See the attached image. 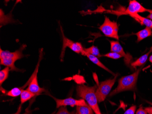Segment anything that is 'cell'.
<instances>
[{
  "label": "cell",
  "mask_w": 152,
  "mask_h": 114,
  "mask_svg": "<svg viewBox=\"0 0 152 114\" xmlns=\"http://www.w3.org/2000/svg\"><path fill=\"white\" fill-rule=\"evenodd\" d=\"M98 86H88L84 84L79 85L77 86V95L87 101L95 114H102L98 104V99L96 96V90Z\"/></svg>",
  "instance_id": "obj_1"
},
{
  "label": "cell",
  "mask_w": 152,
  "mask_h": 114,
  "mask_svg": "<svg viewBox=\"0 0 152 114\" xmlns=\"http://www.w3.org/2000/svg\"><path fill=\"white\" fill-rule=\"evenodd\" d=\"M26 47V45H22L19 49L14 52L7 50H3L0 49V63L1 65L8 67L11 71H20L15 66V63L18 60H20L25 56L23 51Z\"/></svg>",
  "instance_id": "obj_2"
},
{
  "label": "cell",
  "mask_w": 152,
  "mask_h": 114,
  "mask_svg": "<svg viewBox=\"0 0 152 114\" xmlns=\"http://www.w3.org/2000/svg\"><path fill=\"white\" fill-rule=\"evenodd\" d=\"M142 68V66L134 73L120 78L118 80V85L115 90L110 93L109 96H113L119 93L125 91L134 90L136 86L137 79Z\"/></svg>",
  "instance_id": "obj_3"
},
{
  "label": "cell",
  "mask_w": 152,
  "mask_h": 114,
  "mask_svg": "<svg viewBox=\"0 0 152 114\" xmlns=\"http://www.w3.org/2000/svg\"><path fill=\"white\" fill-rule=\"evenodd\" d=\"M118 75V74H116L113 79L103 81L100 85H98L95 92L98 103L103 101L109 95Z\"/></svg>",
  "instance_id": "obj_4"
},
{
  "label": "cell",
  "mask_w": 152,
  "mask_h": 114,
  "mask_svg": "<svg viewBox=\"0 0 152 114\" xmlns=\"http://www.w3.org/2000/svg\"><path fill=\"white\" fill-rule=\"evenodd\" d=\"M100 30L107 37L119 39L118 26L117 22H113L108 17H105L103 24L99 27Z\"/></svg>",
  "instance_id": "obj_5"
},
{
  "label": "cell",
  "mask_w": 152,
  "mask_h": 114,
  "mask_svg": "<svg viewBox=\"0 0 152 114\" xmlns=\"http://www.w3.org/2000/svg\"><path fill=\"white\" fill-rule=\"evenodd\" d=\"M62 37H63V45L62 49H61V60H64V56L65 52L66 49L69 48L72 50L73 52L77 54H82L83 52H84V48H83L82 44L79 42H74L72 41L70 39H68L66 37L64 34L62 27L61 26Z\"/></svg>",
  "instance_id": "obj_6"
},
{
  "label": "cell",
  "mask_w": 152,
  "mask_h": 114,
  "mask_svg": "<svg viewBox=\"0 0 152 114\" xmlns=\"http://www.w3.org/2000/svg\"><path fill=\"white\" fill-rule=\"evenodd\" d=\"M39 65V63H38L35 70L33 73V74L31 75V78L29 80V84L28 87L26 89L31 92L32 93V94L35 95L36 96H39L42 92L45 91V89L41 88L39 86L38 80H37V74Z\"/></svg>",
  "instance_id": "obj_7"
},
{
  "label": "cell",
  "mask_w": 152,
  "mask_h": 114,
  "mask_svg": "<svg viewBox=\"0 0 152 114\" xmlns=\"http://www.w3.org/2000/svg\"><path fill=\"white\" fill-rule=\"evenodd\" d=\"M56 102L57 108L61 107V106H71L72 107L77 106H86L88 105L85 100L83 99H74L72 97L67 98L65 99H58L53 98Z\"/></svg>",
  "instance_id": "obj_8"
},
{
  "label": "cell",
  "mask_w": 152,
  "mask_h": 114,
  "mask_svg": "<svg viewBox=\"0 0 152 114\" xmlns=\"http://www.w3.org/2000/svg\"><path fill=\"white\" fill-rule=\"evenodd\" d=\"M144 12H148L152 13V10L148 9L145 8L141 4H140L136 0L130 1L129 6L127 9L124 12V14H127L128 15L133 14H138L139 13H142Z\"/></svg>",
  "instance_id": "obj_9"
},
{
  "label": "cell",
  "mask_w": 152,
  "mask_h": 114,
  "mask_svg": "<svg viewBox=\"0 0 152 114\" xmlns=\"http://www.w3.org/2000/svg\"><path fill=\"white\" fill-rule=\"evenodd\" d=\"M111 52H114L121 55L124 58V61L127 65H129L132 60V57L129 54H126L124 49L118 41H110Z\"/></svg>",
  "instance_id": "obj_10"
},
{
  "label": "cell",
  "mask_w": 152,
  "mask_h": 114,
  "mask_svg": "<svg viewBox=\"0 0 152 114\" xmlns=\"http://www.w3.org/2000/svg\"><path fill=\"white\" fill-rule=\"evenodd\" d=\"M82 55L85 56H87V57L90 60L92 61L93 63L96 65H98V66L99 67L101 68H103V69L106 70L107 71L110 73V74H113V75L115 74L112 71H111L110 69H108L104 65H103V63H102L100 61L98 57H96L94 56V55H92L89 54H87V53L84 52H84H83Z\"/></svg>",
  "instance_id": "obj_11"
},
{
  "label": "cell",
  "mask_w": 152,
  "mask_h": 114,
  "mask_svg": "<svg viewBox=\"0 0 152 114\" xmlns=\"http://www.w3.org/2000/svg\"><path fill=\"white\" fill-rule=\"evenodd\" d=\"M129 15L140 23L142 25L146 26V27L152 29V20H151L142 17L139 14H133Z\"/></svg>",
  "instance_id": "obj_12"
},
{
  "label": "cell",
  "mask_w": 152,
  "mask_h": 114,
  "mask_svg": "<svg viewBox=\"0 0 152 114\" xmlns=\"http://www.w3.org/2000/svg\"><path fill=\"white\" fill-rule=\"evenodd\" d=\"M137 37V42H140L142 40L152 35V29L146 27L143 29L138 32L135 34Z\"/></svg>",
  "instance_id": "obj_13"
},
{
  "label": "cell",
  "mask_w": 152,
  "mask_h": 114,
  "mask_svg": "<svg viewBox=\"0 0 152 114\" xmlns=\"http://www.w3.org/2000/svg\"><path fill=\"white\" fill-rule=\"evenodd\" d=\"M151 53H152V47L150 48L149 51L147 54L142 56L139 59H137L136 60L132 63L131 65L134 68L142 66L144 63L146 62L148 58V55Z\"/></svg>",
  "instance_id": "obj_14"
},
{
  "label": "cell",
  "mask_w": 152,
  "mask_h": 114,
  "mask_svg": "<svg viewBox=\"0 0 152 114\" xmlns=\"http://www.w3.org/2000/svg\"><path fill=\"white\" fill-rule=\"evenodd\" d=\"M34 96H36L35 95L32 94V93L28 90H23L22 93L20 95V104H23L26 102Z\"/></svg>",
  "instance_id": "obj_15"
},
{
  "label": "cell",
  "mask_w": 152,
  "mask_h": 114,
  "mask_svg": "<svg viewBox=\"0 0 152 114\" xmlns=\"http://www.w3.org/2000/svg\"><path fill=\"white\" fill-rule=\"evenodd\" d=\"M76 107L77 114H94L93 109L88 104L86 106H77Z\"/></svg>",
  "instance_id": "obj_16"
},
{
  "label": "cell",
  "mask_w": 152,
  "mask_h": 114,
  "mask_svg": "<svg viewBox=\"0 0 152 114\" xmlns=\"http://www.w3.org/2000/svg\"><path fill=\"white\" fill-rule=\"evenodd\" d=\"M84 51L87 54L94 56L98 58L101 56L98 47H96L94 45H93L89 48L84 49Z\"/></svg>",
  "instance_id": "obj_17"
},
{
  "label": "cell",
  "mask_w": 152,
  "mask_h": 114,
  "mask_svg": "<svg viewBox=\"0 0 152 114\" xmlns=\"http://www.w3.org/2000/svg\"><path fill=\"white\" fill-rule=\"evenodd\" d=\"M10 70V68L9 67H6L5 68L0 71V85L1 88L2 84L8 78Z\"/></svg>",
  "instance_id": "obj_18"
},
{
  "label": "cell",
  "mask_w": 152,
  "mask_h": 114,
  "mask_svg": "<svg viewBox=\"0 0 152 114\" xmlns=\"http://www.w3.org/2000/svg\"><path fill=\"white\" fill-rule=\"evenodd\" d=\"M23 89L21 88H14L10 90L9 91L6 93V95L8 96L12 97H16L20 96L22 93Z\"/></svg>",
  "instance_id": "obj_19"
},
{
  "label": "cell",
  "mask_w": 152,
  "mask_h": 114,
  "mask_svg": "<svg viewBox=\"0 0 152 114\" xmlns=\"http://www.w3.org/2000/svg\"><path fill=\"white\" fill-rule=\"evenodd\" d=\"M103 56L111 58V59H114V60H118V59H120V58L123 57L121 55L119 54L111 52L104 55Z\"/></svg>",
  "instance_id": "obj_20"
},
{
  "label": "cell",
  "mask_w": 152,
  "mask_h": 114,
  "mask_svg": "<svg viewBox=\"0 0 152 114\" xmlns=\"http://www.w3.org/2000/svg\"><path fill=\"white\" fill-rule=\"evenodd\" d=\"M75 111L69 112L67 110L66 106H61L56 114H76Z\"/></svg>",
  "instance_id": "obj_21"
},
{
  "label": "cell",
  "mask_w": 152,
  "mask_h": 114,
  "mask_svg": "<svg viewBox=\"0 0 152 114\" xmlns=\"http://www.w3.org/2000/svg\"><path fill=\"white\" fill-rule=\"evenodd\" d=\"M136 106L134 105L131 106L128 109L124 114H135L136 110Z\"/></svg>",
  "instance_id": "obj_22"
},
{
  "label": "cell",
  "mask_w": 152,
  "mask_h": 114,
  "mask_svg": "<svg viewBox=\"0 0 152 114\" xmlns=\"http://www.w3.org/2000/svg\"><path fill=\"white\" fill-rule=\"evenodd\" d=\"M136 114H148L147 112L143 108L142 106H140L138 109L137 111H136Z\"/></svg>",
  "instance_id": "obj_23"
},
{
  "label": "cell",
  "mask_w": 152,
  "mask_h": 114,
  "mask_svg": "<svg viewBox=\"0 0 152 114\" xmlns=\"http://www.w3.org/2000/svg\"><path fill=\"white\" fill-rule=\"evenodd\" d=\"M144 109L147 112L148 114H152V106L145 108Z\"/></svg>",
  "instance_id": "obj_24"
},
{
  "label": "cell",
  "mask_w": 152,
  "mask_h": 114,
  "mask_svg": "<svg viewBox=\"0 0 152 114\" xmlns=\"http://www.w3.org/2000/svg\"><path fill=\"white\" fill-rule=\"evenodd\" d=\"M21 110H22V106H21V104H20V105L18 108V110H17V112H16V113H14V114H20Z\"/></svg>",
  "instance_id": "obj_25"
},
{
  "label": "cell",
  "mask_w": 152,
  "mask_h": 114,
  "mask_svg": "<svg viewBox=\"0 0 152 114\" xmlns=\"http://www.w3.org/2000/svg\"><path fill=\"white\" fill-rule=\"evenodd\" d=\"M147 18L149 19L152 20V13L149 14V15L147 17Z\"/></svg>",
  "instance_id": "obj_26"
},
{
  "label": "cell",
  "mask_w": 152,
  "mask_h": 114,
  "mask_svg": "<svg viewBox=\"0 0 152 114\" xmlns=\"http://www.w3.org/2000/svg\"><path fill=\"white\" fill-rule=\"evenodd\" d=\"M149 60L151 63H152V55H151V56H150V57H149Z\"/></svg>",
  "instance_id": "obj_27"
},
{
  "label": "cell",
  "mask_w": 152,
  "mask_h": 114,
  "mask_svg": "<svg viewBox=\"0 0 152 114\" xmlns=\"http://www.w3.org/2000/svg\"><path fill=\"white\" fill-rule=\"evenodd\" d=\"M29 111H26L25 113H23V114H29Z\"/></svg>",
  "instance_id": "obj_28"
},
{
  "label": "cell",
  "mask_w": 152,
  "mask_h": 114,
  "mask_svg": "<svg viewBox=\"0 0 152 114\" xmlns=\"http://www.w3.org/2000/svg\"><path fill=\"white\" fill-rule=\"evenodd\" d=\"M76 114H77V112H76Z\"/></svg>",
  "instance_id": "obj_29"
}]
</instances>
